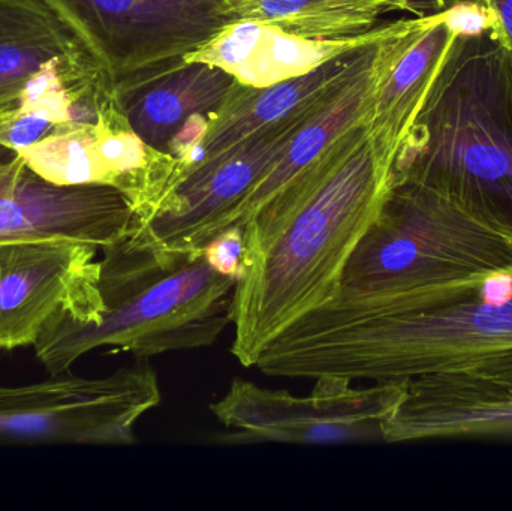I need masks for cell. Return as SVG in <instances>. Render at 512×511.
<instances>
[{"instance_id":"cell-1","label":"cell","mask_w":512,"mask_h":511,"mask_svg":"<svg viewBox=\"0 0 512 511\" xmlns=\"http://www.w3.org/2000/svg\"><path fill=\"white\" fill-rule=\"evenodd\" d=\"M512 359V264L403 293L342 290L283 330L255 368L271 377L409 380Z\"/></svg>"},{"instance_id":"cell-2","label":"cell","mask_w":512,"mask_h":511,"mask_svg":"<svg viewBox=\"0 0 512 511\" xmlns=\"http://www.w3.org/2000/svg\"><path fill=\"white\" fill-rule=\"evenodd\" d=\"M391 185L393 171L376 155L366 122L358 123L243 227L231 351L245 368L283 330L337 296Z\"/></svg>"},{"instance_id":"cell-3","label":"cell","mask_w":512,"mask_h":511,"mask_svg":"<svg viewBox=\"0 0 512 511\" xmlns=\"http://www.w3.org/2000/svg\"><path fill=\"white\" fill-rule=\"evenodd\" d=\"M512 240V50L498 15L459 33L393 168Z\"/></svg>"},{"instance_id":"cell-4","label":"cell","mask_w":512,"mask_h":511,"mask_svg":"<svg viewBox=\"0 0 512 511\" xmlns=\"http://www.w3.org/2000/svg\"><path fill=\"white\" fill-rule=\"evenodd\" d=\"M101 252V320H62L41 336L33 348L50 374L69 371L99 348L150 359L209 347L233 324L239 279L216 272L204 251L158 248L131 224Z\"/></svg>"},{"instance_id":"cell-5","label":"cell","mask_w":512,"mask_h":511,"mask_svg":"<svg viewBox=\"0 0 512 511\" xmlns=\"http://www.w3.org/2000/svg\"><path fill=\"white\" fill-rule=\"evenodd\" d=\"M512 264V240L426 186L393 182L352 252L342 290L403 293L487 275Z\"/></svg>"},{"instance_id":"cell-6","label":"cell","mask_w":512,"mask_h":511,"mask_svg":"<svg viewBox=\"0 0 512 511\" xmlns=\"http://www.w3.org/2000/svg\"><path fill=\"white\" fill-rule=\"evenodd\" d=\"M159 404L158 374L147 359L101 378L50 374L26 386H0V441L131 446L135 426Z\"/></svg>"},{"instance_id":"cell-7","label":"cell","mask_w":512,"mask_h":511,"mask_svg":"<svg viewBox=\"0 0 512 511\" xmlns=\"http://www.w3.org/2000/svg\"><path fill=\"white\" fill-rule=\"evenodd\" d=\"M409 380L352 387L345 377L316 378L312 392L295 396L234 380L213 416L230 431L222 443L340 446L384 441L382 425L405 396Z\"/></svg>"},{"instance_id":"cell-8","label":"cell","mask_w":512,"mask_h":511,"mask_svg":"<svg viewBox=\"0 0 512 511\" xmlns=\"http://www.w3.org/2000/svg\"><path fill=\"white\" fill-rule=\"evenodd\" d=\"M349 81L219 155L177 171L149 219H134L132 228L158 248L203 252L215 237L237 225L246 198L295 134Z\"/></svg>"},{"instance_id":"cell-9","label":"cell","mask_w":512,"mask_h":511,"mask_svg":"<svg viewBox=\"0 0 512 511\" xmlns=\"http://www.w3.org/2000/svg\"><path fill=\"white\" fill-rule=\"evenodd\" d=\"M117 81L183 59L237 23L233 0H45Z\"/></svg>"},{"instance_id":"cell-10","label":"cell","mask_w":512,"mask_h":511,"mask_svg":"<svg viewBox=\"0 0 512 511\" xmlns=\"http://www.w3.org/2000/svg\"><path fill=\"white\" fill-rule=\"evenodd\" d=\"M98 252L68 239L0 242V351L35 347L62 320L99 323Z\"/></svg>"},{"instance_id":"cell-11","label":"cell","mask_w":512,"mask_h":511,"mask_svg":"<svg viewBox=\"0 0 512 511\" xmlns=\"http://www.w3.org/2000/svg\"><path fill=\"white\" fill-rule=\"evenodd\" d=\"M17 152L35 173L56 185L117 189L138 222L152 215L179 165L132 132L117 102L96 122L71 126Z\"/></svg>"},{"instance_id":"cell-12","label":"cell","mask_w":512,"mask_h":511,"mask_svg":"<svg viewBox=\"0 0 512 511\" xmlns=\"http://www.w3.org/2000/svg\"><path fill=\"white\" fill-rule=\"evenodd\" d=\"M125 195L110 186L48 182L0 144V242L68 239L102 251L131 227Z\"/></svg>"},{"instance_id":"cell-13","label":"cell","mask_w":512,"mask_h":511,"mask_svg":"<svg viewBox=\"0 0 512 511\" xmlns=\"http://www.w3.org/2000/svg\"><path fill=\"white\" fill-rule=\"evenodd\" d=\"M463 27L453 6L397 21L376 56V81L367 134L382 165L393 171L397 155L420 114Z\"/></svg>"},{"instance_id":"cell-14","label":"cell","mask_w":512,"mask_h":511,"mask_svg":"<svg viewBox=\"0 0 512 511\" xmlns=\"http://www.w3.org/2000/svg\"><path fill=\"white\" fill-rule=\"evenodd\" d=\"M384 443L447 438L512 440V359L465 371L409 378L382 425Z\"/></svg>"},{"instance_id":"cell-15","label":"cell","mask_w":512,"mask_h":511,"mask_svg":"<svg viewBox=\"0 0 512 511\" xmlns=\"http://www.w3.org/2000/svg\"><path fill=\"white\" fill-rule=\"evenodd\" d=\"M236 83L219 66L180 59L114 81V95L132 132L180 162L201 143Z\"/></svg>"},{"instance_id":"cell-16","label":"cell","mask_w":512,"mask_h":511,"mask_svg":"<svg viewBox=\"0 0 512 511\" xmlns=\"http://www.w3.org/2000/svg\"><path fill=\"white\" fill-rule=\"evenodd\" d=\"M382 39L340 54L306 74L270 86H249L237 81L221 110L210 122L203 140L179 162L176 173L219 155L259 129L285 119L304 105L342 86L373 62Z\"/></svg>"},{"instance_id":"cell-17","label":"cell","mask_w":512,"mask_h":511,"mask_svg":"<svg viewBox=\"0 0 512 511\" xmlns=\"http://www.w3.org/2000/svg\"><path fill=\"white\" fill-rule=\"evenodd\" d=\"M116 105L114 81L89 51L54 60L0 113V144L21 150Z\"/></svg>"},{"instance_id":"cell-18","label":"cell","mask_w":512,"mask_h":511,"mask_svg":"<svg viewBox=\"0 0 512 511\" xmlns=\"http://www.w3.org/2000/svg\"><path fill=\"white\" fill-rule=\"evenodd\" d=\"M394 26L396 21L355 38L312 41L286 35L267 24L239 21L210 44L183 59L212 63L230 72L239 83L270 86L313 71L340 54L379 41Z\"/></svg>"},{"instance_id":"cell-19","label":"cell","mask_w":512,"mask_h":511,"mask_svg":"<svg viewBox=\"0 0 512 511\" xmlns=\"http://www.w3.org/2000/svg\"><path fill=\"white\" fill-rule=\"evenodd\" d=\"M87 48L45 0H0V113L45 66Z\"/></svg>"},{"instance_id":"cell-20","label":"cell","mask_w":512,"mask_h":511,"mask_svg":"<svg viewBox=\"0 0 512 511\" xmlns=\"http://www.w3.org/2000/svg\"><path fill=\"white\" fill-rule=\"evenodd\" d=\"M239 21L267 24L312 41L355 38L375 29L385 12L372 0H233Z\"/></svg>"},{"instance_id":"cell-21","label":"cell","mask_w":512,"mask_h":511,"mask_svg":"<svg viewBox=\"0 0 512 511\" xmlns=\"http://www.w3.org/2000/svg\"><path fill=\"white\" fill-rule=\"evenodd\" d=\"M204 255L216 272L240 279L246 263L245 230L240 225L227 228L206 246Z\"/></svg>"},{"instance_id":"cell-22","label":"cell","mask_w":512,"mask_h":511,"mask_svg":"<svg viewBox=\"0 0 512 511\" xmlns=\"http://www.w3.org/2000/svg\"><path fill=\"white\" fill-rule=\"evenodd\" d=\"M387 11H414L421 2L429 3L436 11L447 6V0H372Z\"/></svg>"},{"instance_id":"cell-23","label":"cell","mask_w":512,"mask_h":511,"mask_svg":"<svg viewBox=\"0 0 512 511\" xmlns=\"http://www.w3.org/2000/svg\"><path fill=\"white\" fill-rule=\"evenodd\" d=\"M477 2L489 6L498 15L499 21H501L502 27L507 33L512 50V0H477Z\"/></svg>"}]
</instances>
